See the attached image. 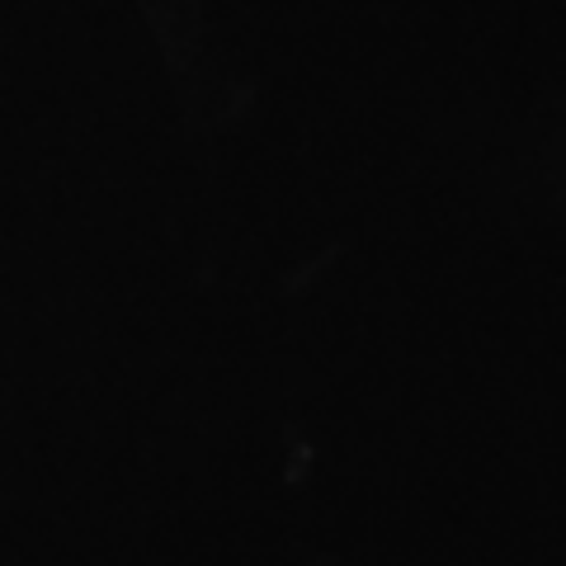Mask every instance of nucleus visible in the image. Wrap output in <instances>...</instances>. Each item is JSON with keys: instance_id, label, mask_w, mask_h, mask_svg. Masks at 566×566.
<instances>
[]
</instances>
